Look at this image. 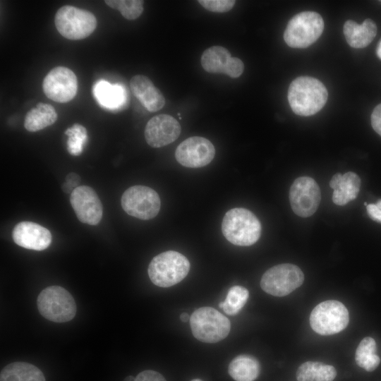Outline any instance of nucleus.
Segmentation results:
<instances>
[{
    "instance_id": "f03ea898",
    "label": "nucleus",
    "mask_w": 381,
    "mask_h": 381,
    "mask_svg": "<svg viewBox=\"0 0 381 381\" xmlns=\"http://www.w3.org/2000/svg\"><path fill=\"white\" fill-rule=\"evenodd\" d=\"M261 224L250 210L236 207L229 210L224 216L222 231L232 244L249 246L258 241L261 234Z\"/></svg>"
},
{
    "instance_id": "b1692460",
    "label": "nucleus",
    "mask_w": 381,
    "mask_h": 381,
    "mask_svg": "<svg viewBox=\"0 0 381 381\" xmlns=\"http://www.w3.org/2000/svg\"><path fill=\"white\" fill-rule=\"evenodd\" d=\"M232 56L228 49L221 46H213L205 49L201 56V65L211 73H224Z\"/></svg>"
},
{
    "instance_id": "9d476101",
    "label": "nucleus",
    "mask_w": 381,
    "mask_h": 381,
    "mask_svg": "<svg viewBox=\"0 0 381 381\" xmlns=\"http://www.w3.org/2000/svg\"><path fill=\"white\" fill-rule=\"evenodd\" d=\"M121 203L128 214L143 220L156 217L161 207L158 193L152 188L141 185L133 186L126 190Z\"/></svg>"
},
{
    "instance_id": "f257e3e1",
    "label": "nucleus",
    "mask_w": 381,
    "mask_h": 381,
    "mask_svg": "<svg viewBox=\"0 0 381 381\" xmlns=\"http://www.w3.org/2000/svg\"><path fill=\"white\" fill-rule=\"evenodd\" d=\"M327 90L319 80L301 76L294 80L288 90V100L293 111L300 116L318 112L327 100Z\"/></svg>"
},
{
    "instance_id": "7c9ffc66",
    "label": "nucleus",
    "mask_w": 381,
    "mask_h": 381,
    "mask_svg": "<svg viewBox=\"0 0 381 381\" xmlns=\"http://www.w3.org/2000/svg\"><path fill=\"white\" fill-rule=\"evenodd\" d=\"M337 375L336 369L329 365L317 362L315 370V381H333Z\"/></svg>"
},
{
    "instance_id": "f8f14e48",
    "label": "nucleus",
    "mask_w": 381,
    "mask_h": 381,
    "mask_svg": "<svg viewBox=\"0 0 381 381\" xmlns=\"http://www.w3.org/2000/svg\"><path fill=\"white\" fill-rule=\"evenodd\" d=\"M42 88L45 95L50 99L60 103L68 102L77 92L76 75L66 67L56 66L44 78Z\"/></svg>"
},
{
    "instance_id": "c85d7f7f",
    "label": "nucleus",
    "mask_w": 381,
    "mask_h": 381,
    "mask_svg": "<svg viewBox=\"0 0 381 381\" xmlns=\"http://www.w3.org/2000/svg\"><path fill=\"white\" fill-rule=\"evenodd\" d=\"M198 2L205 9L217 13L230 11L236 3L234 0H200Z\"/></svg>"
},
{
    "instance_id": "39448f33",
    "label": "nucleus",
    "mask_w": 381,
    "mask_h": 381,
    "mask_svg": "<svg viewBox=\"0 0 381 381\" xmlns=\"http://www.w3.org/2000/svg\"><path fill=\"white\" fill-rule=\"evenodd\" d=\"M37 308L44 318L55 322L71 320L76 313V304L72 295L64 288L51 286L39 294Z\"/></svg>"
},
{
    "instance_id": "7ed1b4c3",
    "label": "nucleus",
    "mask_w": 381,
    "mask_h": 381,
    "mask_svg": "<svg viewBox=\"0 0 381 381\" xmlns=\"http://www.w3.org/2000/svg\"><path fill=\"white\" fill-rule=\"evenodd\" d=\"M188 260L181 253L168 250L153 258L148 266L151 282L159 287H169L182 281L190 270Z\"/></svg>"
},
{
    "instance_id": "4be33fe9",
    "label": "nucleus",
    "mask_w": 381,
    "mask_h": 381,
    "mask_svg": "<svg viewBox=\"0 0 381 381\" xmlns=\"http://www.w3.org/2000/svg\"><path fill=\"white\" fill-rule=\"evenodd\" d=\"M0 381H45L42 372L26 362H13L3 368Z\"/></svg>"
},
{
    "instance_id": "9b49d317",
    "label": "nucleus",
    "mask_w": 381,
    "mask_h": 381,
    "mask_svg": "<svg viewBox=\"0 0 381 381\" xmlns=\"http://www.w3.org/2000/svg\"><path fill=\"white\" fill-rule=\"evenodd\" d=\"M321 200L320 189L316 181L308 176L297 178L289 190V200L294 212L308 217L318 210Z\"/></svg>"
},
{
    "instance_id": "c9c22d12",
    "label": "nucleus",
    "mask_w": 381,
    "mask_h": 381,
    "mask_svg": "<svg viewBox=\"0 0 381 381\" xmlns=\"http://www.w3.org/2000/svg\"><path fill=\"white\" fill-rule=\"evenodd\" d=\"M368 214L375 221L381 222V199L375 204H368L366 206Z\"/></svg>"
},
{
    "instance_id": "2f4dec72",
    "label": "nucleus",
    "mask_w": 381,
    "mask_h": 381,
    "mask_svg": "<svg viewBox=\"0 0 381 381\" xmlns=\"http://www.w3.org/2000/svg\"><path fill=\"white\" fill-rule=\"evenodd\" d=\"M244 64L243 61L236 57H231L226 68L225 74L235 78L239 77L243 72Z\"/></svg>"
},
{
    "instance_id": "e433bc0d",
    "label": "nucleus",
    "mask_w": 381,
    "mask_h": 381,
    "mask_svg": "<svg viewBox=\"0 0 381 381\" xmlns=\"http://www.w3.org/2000/svg\"><path fill=\"white\" fill-rule=\"evenodd\" d=\"M190 317L187 313H183L180 315V320L182 322H184L188 321L190 320Z\"/></svg>"
},
{
    "instance_id": "a211bd4d",
    "label": "nucleus",
    "mask_w": 381,
    "mask_h": 381,
    "mask_svg": "<svg viewBox=\"0 0 381 381\" xmlns=\"http://www.w3.org/2000/svg\"><path fill=\"white\" fill-rule=\"evenodd\" d=\"M329 186L334 189L333 202L337 205H344L356 198L361 188V179L351 171L344 175L337 173L331 179Z\"/></svg>"
},
{
    "instance_id": "2eb2a0df",
    "label": "nucleus",
    "mask_w": 381,
    "mask_h": 381,
    "mask_svg": "<svg viewBox=\"0 0 381 381\" xmlns=\"http://www.w3.org/2000/svg\"><path fill=\"white\" fill-rule=\"evenodd\" d=\"M181 131L179 122L172 116L159 114L153 116L147 123L145 138L150 146L162 147L175 141Z\"/></svg>"
},
{
    "instance_id": "ddd939ff",
    "label": "nucleus",
    "mask_w": 381,
    "mask_h": 381,
    "mask_svg": "<svg viewBox=\"0 0 381 381\" xmlns=\"http://www.w3.org/2000/svg\"><path fill=\"white\" fill-rule=\"evenodd\" d=\"M215 155L213 144L200 136L188 138L181 143L175 151L176 161L183 167L200 168L210 164Z\"/></svg>"
},
{
    "instance_id": "bb28decb",
    "label": "nucleus",
    "mask_w": 381,
    "mask_h": 381,
    "mask_svg": "<svg viewBox=\"0 0 381 381\" xmlns=\"http://www.w3.org/2000/svg\"><path fill=\"white\" fill-rule=\"evenodd\" d=\"M65 134L68 136L67 140L68 152L73 156L80 155L83 152V146L87 140V130L85 128L79 123H75L65 131Z\"/></svg>"
},
{
    "instance_id": "6e6552de",
    "label": "nucleus",
    "mask_w": 381,
    "mask_h": 381,
    "mask_svg": "<svg viewBox=\"0 0 381 381\" xmlns=\"http://www.w3.org/2000/svg\"><path fill=\"white\" fill-rule=\"evenodd\" d=\"M349 321L347 308L336 300H328L319 303L310 315L312 329L321 335H331L342 331Z\"/></svg>"
},
{
    "instance_id": "4468645a",
    "label": "nucleus",
    "mask_w": 381,
    "mask_h": 381,
    "mask_svg": "<svg viewBox=\"0 0 381 381\" xmlns=\"http://www.w3.org/2000/svg\"><path fill=\"white\" fill-rule=\"evenodd\" d=\"M70 202L81 222L97 225L101 221L103 214L102 205L92 188L87 186H77L71 193Z\"/></svg>"
},
{
    "instance_id": "f3484780",
    "label": "nucleus",
    "mask_w": 381,
    "mask_h": 381,
    "mask_svg": "<svg viewBox=\"0 0 381 381\" xmlns=\"http://www.w3.org/2000/svg\"><path fill=\"white\" fill-rule=\"evenodd\" d=\"M130 87L133 95L151 112L161 109L165 104V98L147 76L136 75L130 80Z\"/></svg>"
},
{
    "instance_id": "aec40b11",
    "label": "nucleus",
    "mask_w": 381,
    "mask_h": 381,
    "mask_svg": "<svg viewBox=\"0 0 381 381\" xmlns=\"http://www.w3.org/2000/svg\"><path fill=\"white\" fill-rule=\"evenodd\" d=\"M377 25L371 19H365L362 24L348 20L344 25V35L347 43L353 48L367 47L377 34Z\"/></svg>"
},
{
    "instance_id": "393cba45",
    "label": "nucleus",
    "mask_w": 381,
    "mask_h": 381,
    "mask_svg": "<svg viewBox=\"0 0 381 381\" xmlns=\"http://www.w3.org/2000/svg\"><path fill=\"white\" fill-rule=\"evenodd\" d=\"M356 363L366 371L375 370L380 363L376 354V342L372 337H365L358 344L356 351Z\"/></svg>"
},
{
    "instance_id": "473e14b6",
    "label": "nucleus",
    "mask_w": 381,
    "mask_h": 381,
    "mask_svg": "<svg viewBox=\"0 0 381 381\" xmlns=\"http://www.w3.org/2000/svg\"><path fill=\"white\" fill-rule=\"evenodd\" d=\"M135 381H166V380L159 373L147 370L140 373Z\"/></svg>"
},
{
    "instance_id": "1a4fd4ad",
    "label": "nucleus",
    "mask_w": 381,
    "mask_h": 381,
    "mask_svg": "<svg viewBox=\"0 0 381 381\" xmlns=\"http://www.w3.org/2000/svg\"><path fill=\"white\" fill-rule=\"evenodd\" d=\"M304 281L301 270L296 265L284 263L267 270L260 280V286L274 296H284L298 288Z\"/></svg>"
},
{
    "instance_id": "0eeeda50",
    "label": "nucleus",
    "mask_w": 381,
    "mask_h": 381,
    "mask_svg": "<svg viewBox=\"0 0 381 381\" xmlns=\"http://www.w3.org/2000/svg\"><path fill=\"white\" fill-rule=\"evenodd\" d=\"M324 30L321 16L314 11H304L294 16L284 33L285 42L291 47L306 48L314 43Z\"/></svg>"
},
{
    "instance_id": "6ab92c4d",
    "label": "nucleus",
    "mask_w": 381,
    "mask_h": 381,
    "mask_svg": "<svg viewBox=\"0 0 381 381\" xmlns=\"http://www.w3.org/2000/svg\"><path fill=\"white\" fill-rule=\"evenodd\" d=\"M92 91L98 103L105 109L116 111L127 104L126 90L121 85L102 80L94 85Z\"/></svg>"
},
{
    "instance_id": "423d86ee",
    "label": "nucleus",
    "mask_w": 381,
    "mask_h": 381,
    "mask_svg": "<svg viewBox=\"0 0 381 381\" xmlns=\"http://www.w3.org/2000/svg\"><path fill=\"white\" fill-rule=\"evenodd\" d=\"M54 23L63 37L78 40L87 37L93 32L97 26V19L89 11L67 5L56 11Z\"/></svg>"
},
{
    "instance_id": "72a5a7b5",
    "label": "nucleus",
    "mask_w": 381,
    "mask_h": 381,
    "mask_svg": "<svg viewBox=\"0 0 381 381\" xmlns=\"http://www.w3.org/2000/svg\"><path fill=\"white\" fill-rule=\"evenodd\" d=\"M371 125L374 131L381 136V103L377 105L373 111Z\"/></svg>"
},
{
    "instance_id": "4c0bfd02",
    "label": "nucleus",
    "mask_w": 381,
    "mask_h": 381,
    "mask_svg": "<svg viewBox=\"0 0 381 381\" xmlns=\"http://www.w3.org/2000/svg\"><path fill=\"white\" fill-rule=\"evenodd\" d=\"M376 53L377 56L381 59V40L377 45Z\"/></svg>"
},
{
    "instance_id": "58836bf2",
    "label": "nucleus",
    "mask_w": 381,
    "mask_h": 381,
    "mask_svg": "<svg viewBox=\"0 0 381 381\" xmlns=\"http://www.w3.org/2000/svg\"><path fill=\"white\" fill-rule=\"evenodd\" d=\"M135 377L133 376H128L124 379L123 381H135Z\"/></svg>"
},
{
    "instance_id": "ea45409f",
    "label": "nucleus",
    "mask_w": 381,
    "mask_h": 381,
    "mask_svg": "<svg viewBox=\"0 0 381 381\" xmlns=\"http://www.w3.org/2000/svg\"><path fill=\"white\" fill-rule=\"evenodd\" d=\"M191 381H202V380H200V379H193V380H192Z\"/></svg>"
},
{
    "instance_id": "20e7f679",
    "label": "nucleus",
    "mask_w": 381,
    "mask_h": 381,
    "mask_svg": "<svg viewBox=\"0 0 381 381\" xmlns=\"http://www.w3.org/2000/svg\"><path fill=\"white\" fill-rule=\"evenodd\" d=\"M193 336L205 343H216L224 339L229 333V320L216 309L202 307L195 310L190 318Z\"/></svg>"
},
{
    "instance_id": "412c9836",
    "label": "nucleus",
    "mask_w": 381,
    "mask_h": 381,
    "mask_svg": "<svg viewBox=\"0 0 381 381\" xmlns=\"http://www.w3.org/2000/svg\"><path fill=\"white\" fill-rule=\"evenodd\" d=\"M57 114L49 104L39 102L25 115L24 127L30 132H35L55 123Z\"/></svg>"
},
{
    "instance_id": "5701e85b",
    "label": "nucleus",
    "mask_w": 381,
    "mask_h": 381,
    "mask_svg": "<svg viewBox=\"0 0 381 381\" xmlns=\"http://www.w3.org/2000/svg\"><path fill=\"white\" fill-rule=\"evenodd\" d=\"M260 369L256 358L248 355H241L230 363L229 373L236 381H254L259 375Z\"/></svg>"
},
{
    "instance_id": "cd10ccee",
    "label": "nucleus",
    "mask_w": 381,
    "mask_h": 381,
    "mask_svg": "<svg viewBox=\"0 0 381 381\" xmlns=\"http://www.w3.org/2000/svg\"><path fill=\"white\" fill-rule=\"evenodd\" d=\"M104 3L111 8L119 11L128 20L138 18L144 9V1L140 0H106Z\"/></svg>"
},
{
    "instance_id": "a878e982",
    "label": "nucleus",
    "mask_w": 381,
    "mask_h": 381,
    "mask_svg": "<svg viewBox=\"0 0 381 381\" xmlns=\"http://www.w3.org/2000/svg\"><path fill=\"white\" fill-rule=\"evenodd\" d=\"M249 296L247 289L241 286H234L228 291L226 299L220 302L219 306L229 315H236L244 306Z\"/></svg>"
},
{
    "instance_id": "dca6fc26",
    "label": "nucleus",
    "mask_w": 381,
    "mask_h": 381,
    "mask_svg": "<svg viewBox=\"0 0 381 381\" xmlns=\"http://www.w3.org/2000/svg\"><path fill=\"white\" fill-rule=\"evenodd\" d=\"M12 236L14 242L23 248L43 250L52 242L51 232L45 227L32 222H21L13 228Z\"/></svg>"
},
{
    "instance_id": "f704fd0d",
    "label": "nucleus",
    "mask_w": 381,
    "mask_h": 381,
    "mask_svg": "<svg viewBox=\"0 0 381 381\" xmlns=\"http://www.w3.org/2000/svg\"><path fill=\"white\" fill-rule=\"evenodd\" d=\"M66 183L63 186V190L66 193H72L77 188L76 186L79 183L80 179L79 176L75 173H70L66 176Z\"/></svg>"
},
{
    "instance_id": "c756f323",
    "label": "nucleus",
    "mask_w": 381,
    "mask_h": 381,
    "mask_svg": "<svg viewBox=\"0 0 381 381\" xmlns=\"http://www.w3.org/2000/svg\"><path fill=\"white\" fill-rule=\"evenodd\" d=\"M317 362L306 361L302 363L296 372L298 381H313L315 378Z\"/></svg>"
}]
</instances>
